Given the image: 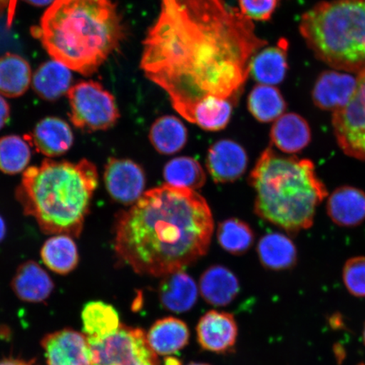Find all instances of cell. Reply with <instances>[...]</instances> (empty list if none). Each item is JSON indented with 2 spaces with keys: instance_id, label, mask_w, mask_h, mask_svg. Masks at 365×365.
<instances>
[{
  "instance_id": "30",
  "label": "cell",
  "mask_w": 365,
  "mask_h": 365,
  "mask_svg": "<svg viewBox=\"0 0 365 365\" xmlns=\"http://www.w3.org/2000/svg\"><path fill=\"white\" fill-rule=\"evenodd\" d=\"M168 185L191 190L202 188L207 175L200 163L193 158L179 157L170 160L163 168Z\"/></svg>"
},
{
  "instance_id": "35",
  "label": "cell",
  "mask_w": 365,
  "mask_h": 365,
  "mask_svg": "<svg viewBox=\"0 0 365 365\" xmlns=\"http://www.w3.org/2000/svg\"><path fill=\"white\" fill-rule=\"evenodd\" d=\"M278 0H239L240 12L250 20L268 21Z\"/></svg>"
},
{
  "instance_id": "40",
  "label": "cell",
  "mask_w": 365,
  "mask_h": 365,
  "mask_svg": "<svg viewBox=\"0 0 365 365\" xmlns=\"http://www.w3.org/2000/svg\"><path fill=\"white\" fill-rule=\"evenodd\" d=\"M6 222H4V218L0 216V243L6 238Z\"/></svg>"
},
{
  "instance_id": "12",
  "label": "cell",
  "mask_w": 365,
  "mask_h": 365,
  "mask_svg": "<svg viewBox=\"0 0 365 365\" xmlns=\"http://www.w3.org/2000/svg\"><path fill=\"white\" fill-rule=\"evenodd\" d=\"M196 333L202 349L223 354L234 349L239 330L232 314L210 310L200 319Z\"/></svg>"
},
{
  "instance_id": "36",
  "label": "cell",
  "mask_w": 365,
  "mask_h": 365,
  "mask_svg": "<svg viewBox=\"0 0 365 365\" xmlns=\"http://www.w3.org/2000/svg\"><path fill=\"white\" fill-rule=\"evenodd\" d=\"M11 118V107L6 99L0 96V130H2Z\"/></svg>"
},
{
  "instance_id": "37",
  "label": "cell",
  "mask_w": 365,
  "mask_h": 365,
  "mask_svg": "<svg viewBox=\"0 0 365 365\" xmlns=\"http://www.w3.org/2000/svg\"><path fill=\"white\" fill-rule=\"evenodd\" d=\"M16 1L17 0H0V16H1L4 12L8 11L9 26H11L14 15H15Z\"/></svg>"
},
{
  "instance_id": "14",
  "label": "cell",
  "mask_w": 365,
  "mask_h": 365,
  "mask_svg": "<svg viewBox=\"0 0 365 365\" xmlns=\"http://www.w3.org/2000/svg\"><path fill=\"white\" fill-rule=\"evenodd\" d=\"M24 139L36 152L48 158L61 157L74 144L70 125L61 118L47 117L36 125Z\"/></svg>"
},
{
  "instance_id": "34",
  "label": "cell",
  "mask_w": 365,
  "mask_h": 365,
  "mask_svg": "<svg viewBox=\"0 0 365 365\" xmlns=\"http://www.w3.org/2000/svg\"><path fill=\"white\" fill-rule=\"evenodd\" d=\"M346 289L358 298L365 297V257H357L348 259L342 271Z\"/></svg>"
},
{
  "instance_id": "5",
  "label": "cell",
  "mask_w": 365,
  "mask_h": 365,
  "mask_svg": "<svg viewBox=\"0 0 365 365\" xmlns=\"http://www.w3.org/2000/svg\"><path fill=\"white\" fill-rule=\"evenodd\" d=\"M250 184L255 191V213L289 234L312 227L328 195L312 161L282 156L271 148L258 158Z\"/></svg>"
},
{
  "instance_id": "11",
  "label": "cell",
  "mask_w": 365,
  "mask_h": 365,
  "mask_svg": "<svg viewBox=\"0 0 365 365\" xmlns=\"http://www.w3.org/2000/svg\"><path fill=\"white\" fill-rule=\"evenodd\" d=\"M42 346L48 365H93L88 337L63 329L43 337Z\"/></svg>"
},
{
  "instance_id": "33",
  "label": "cell",
  "mask_w": 365,
  "mask_h": 365,
  "mask_svg": "<svg viewBox=\"0 0 365 365\" xmlns=\"http://www.w3.org/2000/svg\"><path fill=\"white\" fill-rule=\"evenodd\" d=\"M30 145L21 136L10 135L0 138V171L6 175H17L24 170L31 161Z\"/></svg>"
},
{
  "instance_id": "24",
  "label": "cell",
  "mask_w": 365,
  "mask_h": 365,
  "mask_svg": "<svg viewBox=\"0 0 365 365\" xmlns=\"http://www.w3.org/2000/svg\"><path fill=\"white\" fill-rule=\"evenodd\" d=\"M257 254L263 267L272 271L287 270L294 266L298 258L294 242L281 232L263 236L258 243Z\"/></svg>"
},
{
  "instance_id": "25",
  "label": "cell",
  "mask_w": 365,
  "mask_h": 365,
  "mask_svg": "<svg viewBox=\"0 0 365 365\" xmlns=\"http://www.w3.org/2000/svg\"><path fill=\"white\" fill-rule=\"evenodd\" d=\"M41 257L49 270L61 275L74 271L79 263L78 248L71 236L56 235L45 241Z\"/></svg>"
},
{
  "instance_id": "18",
  "label": "cell",
  "mask_w": 365,
  "mask_h": 365,
  "mask_svg": "<svg viewBox=\"0 0 365 365\" xmlns=\"http://www.w3.org/2000/svg\"><path fill=\"white\" fill-rule=\"evenodd\" d=\"M199 287L205 302L216 307L230 304L240 290L238 277L221 264H214L202 273Z\"/></svg>"
},
{
  "instance_id": "3",
  "label": "cell",
  "mask_w": 365,
  "mask_h": 365,
  "mask_svg": "<svg viewBox=\"0 0 365 365\" xmlns=\"http://www.w3.org/2000/svg\"><path fill=\"white\" fill-rule=\"evenodd\" d=\"M33 34L54 61L88 76L120 46L125 34L110 0H56Z\"/></svg>"
},
{
  "instance_id": "23",
  "label": "cell",
  "mask_w": 365,
  "mask_h": 365,
  "mask_svg": "<svg viewBox=\"0 0 365 365\" xmlns=\"http://www.w3.org/2000/svg\"><path fill=\"white\" fill-rule=\"evenodd\" d=\"M287 49L285 40L274 47L263 49L251 61L250 74L259 84L274 86L281 83L287 68Z\"/></svg>"
},
{
  "instance_id": "38",
  "label": "cell",
  "mask_w": 365,
  "mask_h": 365,
  "mask_svg": "<svg viewBox=\"0 0 365 365\" xmlns=\"http://www.w3.org/2000/svg\"><path fill=\"white\" fill-rule=\"evenodd\" d=\"M0 365H34V364L21 359H8L0 360Z\"/></svg>"
},
{
  "instance_id": "43",
  "label": "cell",
  "mask_w": 365,
  "mask_h": 365,
  "mask_svg": "<svg viewBox=\"0 0 365 365\" xmlns=\"http://www.w3.org/2000/svg\"><path fill=\"white\" fill-rule=\"evenodd\" d=\"M363 339H364V342L365 344V325H364V331H363Z\"/></svg>"
},
{
  "instance_id": "1",
  "label": "cell",
  "mask_w": 365,
  "mask_h": 365,
  "mask_svg": "<svg viewBox=\"0 0 365 365\" xmlns=\"http://www.w3.org/2000/svg\"><path fill=\"white\" fill-rule=\"evenodd\" d=\"M267 43L255 34L252 20L223 0H161L140 68L192 123L203 100L238 99L254 54Z\"/></svg>"
},
{
  "instance_id": "13",
  "label": "cell",
  "mask_w": 365,
  "mask_h": 365,
  "mask_svg": "<svg viewBox=\"0 0 365 365\" xmlns=\"http://www.w3.org/2000/svg\"><path fill=\"white\" fill-rule=\"evenodd\" d=\"M205 164L214 182L227 184L243 176L247 170L248 155L235 141L221 140L209 148Z\"/></svg>"
},
{
  "instance_id": "31",
  "label": "cell",
  "mask_w": 365,
  "mask_h": 365,
  "mask_svg": "<svg viewBox=\"0 0 365 365\" xmlns=\"http://www.w3.org/2000/svg\"><path fill=\"white\" fill-rule=\"evenodd\" d=\"M232 112L230 100L208 98L194 109L192 123L205 130H222L230 123Z\"/></svg>"
},
{
  "instance_id": "15",
  "label": "cell",
  "mask_w": 365,
  "mask_h": 365,
  "mask_svg": "<svg viewBox=\"0 0 365 365\" xmlns=\"http://www.w3.org/2000/svg\"><path fill=\"white\" fill-rule=\"evenodd\" d=\"M358 78L346 73L334 71L323 72L314 84L312 99L322 110H339L348 104L357 88Z\"/></svg>"
},
{
  "instance_id": "41",
  "label": "cell",
  "mask_w": 365,
  "mask_h": 365,
  "mask_svg": "<svg viewBox=\"0 0 365 365\" xmlns=\"http://www.w3.org/2000/svg\"><path fill=\"white\" fill-rule=\"evenodd\" d=\"M164 365H182V362L178 358L175 357H166L165 359H164Z\"/></svg>"
},
{
  "instance_id": "10",
  "label": "cell",
  "mask_w": 365,
  "mask_h": 365,
  "mask_svg": "<svg viewBox=\"0 0 365 365\" xmlns=\"http://www.w3.org/2000/svg\"><path fill=\"white\" fill-rule=\"evenodd\" d=\"M103 180L109 196L118 203L132 205L144 194L147 178L138 163L126 158L108 159Z\"/></svg>"
},
{
  "instance_id": "19",
  "label": "cell",
  "mask_w": 365,
  "mask_h": 365,
  "mask_svg": "<svg viewBox=\"0 0 365 365\" xmlns=\"http://www.w3.org/2000/svg\"><path fill=\"white\" fill-rule=\"evenodd\" d=\"M11 286L18 298L29 303L43 302L54 289L51 277L34 261L23 263L18 267Z\"/></svg>"
},
{
  "instance_id": "22",
  "label": "cell",
  "mask_w": 365,
  "mask_h": 365,
  "mask_svg": "<svg viewBox=\"0 0 365 365\" xmlns=\"http://www.w3.org/2000/svg\"><path fill=\"white\" fill-rule=\"evenodd\" d=\"M71 82L70 68L53 59L43 63L36 71L31 86L40 98L54 102L67 94L71 88Z\"/></svg>"
},
{
  "instance_id": "29",
  "label": "cell",
  "mask_w": 365,
  "mask_h": 365,
  "mask_svg": "<svg viewBox=\"0 0 365 365\" xmlns=\"http://www.w3.org/2000/svg\"><path fill=\"white\" fill-rule=\"evenodd\" d=\"M286 102L280 91L273 86L259 84L250 91L248 109L255 120L271 123L277 120L286 110Z\"/></svg>"
},
{
  "instance_id": "8",
  "label": "cell",
  "mask_w": 365,
  "mask_h": 365,
  "mask_svg": "<svg viewBox=\"0 0 365 365\" xmlns=\"http://www.w3.org/2000/svg\"><path fill=\"white\" fill-rule=\"evenodd\" d=\"M88 340L93 365H160L158 354L140 328L120 324L112 334Z\"/></svg>"
},
{
  "instance_id": "28",
  "label": "cell",
  "mask_w": 365,
  "mask_h": 365,
  "mask_svg": "<svg viewBox=\"0 0 365 365\" xmlns=\"http://www.w3.org/2000/svg\"><path fill=\"white\" fill-rule=\"evenodd\" d=\"M81 318L85 334L91 339L110 335L120 326L116 309L103 301L86 304L82 309Z\"/></svg>"
},
{
  "instance_id": "39",
  "label": "cell",
  "mask_w": 365,
  "mask_h": 365,
  "mask_svg": "<svg viewBox=\"0 0 365 365\" xmlns=\"http://www.w3.org/2000/svg\"><path fill=\"white\" fill-rule=\"evenodd\" d=\"M23 1L36 7H44L52 4L56 0H23Z\"/></svg>"
},
{
  "instance_id": "2",
  "label": "cell",
  "mask_w": 365,
  "mask_h": 365,
  "mask_svg": "<svg viewBox=\"0 0 365 365\" xmlns=\"http://www.w3.org/2000/svg\"><path fill=\"white\" fill-rule=\"evenodd\" d=\"M213 230L212 210L202 195L165 184L118 214L113 250L123 266L140 275L163 277L203 257Z\"/></svg>"
},
{
  "instance_id": "4",
  "label": "cell",
  "mask_w": 365,
  "mask_h": 365,
  "mask_svg": "<svg viewBox=\"0 0 365 365\" xmlns=\"http://www.w3.org/2000/svg\"><path fill=\"white\" fill-rule=\"evenodd\" d=\"M98 181L97 167L88 159L76 163L45 159L23 173L16 198L45 235L78 238Z\"/></svg>"
},
{
  "instance_id": "27",
  "label": "cell",
  "mask_w": 365,
  "mask_h": 365,
  "mask_svg": "<svg viewBox=\"0 0 365 365\" xmlns=\"http://www.w3.org/2000/svg\"><path fill=\"white\" fill-rule=\"evenodd\" d=\"M149 140L158 153L173 155L180 152L188 141V131L179 118L160 117L150 126Z\"/></svg>"
},
{
  "instance_id": "32",
  "label": "cell",
  "mask_w": 365,
  "mask_h": 365,
  "mask_svg": "<svg viewBox=\"0 0 365 365\" xmlns=\"http://www.w3.org/2000/svg\"><path fill=\"white\" fill-rule=\"evenodd\" d=\"M217 240L227 252L240 255L247 252L252 246L255 235L247 223L238 218H230L219 225Z\"/></svg>"
},
{
  "instance_id": "6",
  "label": "cell",
  "mask_w": 365,
  "mask_h": 365,
  "mask_svg": "<svg viewBox=\"0 0 365 365\" xmlns=\"http://www.w3.org/2000/svg\"><path fill=\"white\" fill-rule=\"evenodd\" d=\"M300 33L323 62L339 70L365 68V0H333L305 13Z\"/></svg>"
},
{
  "instance_id": "42",
  "label": "cell",
  "mask_w": 365,
  "mask_h": 365,
  "mask_svg": "<svg viewBox=\"0 0 365 365\" xmlns=\"http://www.w3.org/2000/svg\"><path fill=\"white\" fill-rule=\"evenodd\" d=\"M188 365H211V364H205V363H196V362H194V363H190Z\"/></svg>"
},
{
  "instance_id": "26",
  "label": "cell",
  "mask_w": 365,
  "mask_h": 365,
  "mask_svg": "<svg viewBox=\"0 0 365 365\" xmlns=\"http://www.w3.org/2000/svg\"><path fill=\"white\" fill-rule=\"evenodd\" d=\"M31 82L29 63L16 53L0 57V95L19 98L29 90Z\"/></svg>"
},
{
  "instance_id": "7",
  "label": "cell",
  "mask_w": 365,
  "mask_h": 365,
  "mask_svg": "<svg viewBox=\"0 0 365 365\" xmlns=\"http://www.w3.org/2000/svg\"><path fill=\"white\" fill-rule=\"evenodd\" d=\"M67 97L72 124L85 133L111 129L120 117L115 98L93 81H82L71 86Z\"/></svg>"
},
{
  "instance_id": "9",
  "label": "cell",
  "mask_w": 365,
  "mask_h": 365,
  "mask_svg": "<svg viewBox=\"0 0 365 365\" xmlns=\"http://www.w3.org/2000/svg\"><path fill=\"white\" fill-rule=\"evenodd\" d=\"M348 104L333 113V131L340 148L348 156L365 162V68Z\"/></svg>"
},
{
  "instance_id": "21",
  "label": "cell",
  "mask_w": 365,
  "mask_h": 365,
  "mask_svg": "<svg viewBox=\"0 0 365 365\" xmlns=\"http://www.w3.org/2000/svg\"><path fill=\"white\" fill-rule=\"evenodd\" d=\"M145 336L155 354L170 356L188 345L190 330L181 319L166 317L155 322Z\"/></svg>"
},
{
  "instance_id": "20",
  "label": "cell",
  "mask_w": 365,
  "mask_h": 365,
  "mask_svg": "<svg viewBox=\"0 0 365 365\" xmlns=\"http://www.w3.org/2000/svg\"><path fill=\"white\" fill-rule=\"evenodd\" d=\"M270 138L272 143L282 153H300L310 143L312 130L299 114L284 113L274 121Z\"/></svg>"
},
{
  "instance_id": "16",
  "label": "cell",
  "mask_w": 365,
  "mask_h": 365,
  "mask_svg": "<svg viewBox=\"0 0 365 365\" xmlns=\"http://www.w3.org/2000/svg\"><path fill=\"white\" fill-rule=\"evenodd\" d=\"M163 277L158 296L164 309L180 314L189 312L195 307L199 289L192 277L181 270Z\"/></svg>"
},
{
  "instance_id": "17",
  "label": "cell",
  "mask_w": 365,
  "mask_h": 365,
  "mask_svg": "<svg viewBox=\"0 0 365 365\" xmlns=\"http://www.w3.org/2000/svg\"><path fill=\"white\" fill-rule=\"evenodd\" d=\"M327 210L335 225L359 226L365 221V192L353 186L339 187L328 198Z\"/></svg>"
}]
</instances>
